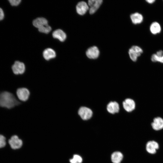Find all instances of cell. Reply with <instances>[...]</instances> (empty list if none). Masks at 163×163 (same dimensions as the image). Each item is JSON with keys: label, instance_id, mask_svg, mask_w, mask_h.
<instances>
[{"label": "cell", "instance_id": "30bf717a", "mask_svg": "<svg viewBox=\"0 0 163 163\" xmlns=\"http://www.w3.org/2000/svg\"><path fill=\"white\" fill-rule=\"evenodd\" d=\"M86 55L89 59H95L97 58L100 54L99 50L96 46L91 47L88 49L86 52Z\"/></svg>", "mask_w": 163, "mask_h": 163}, {"label": "cell", "instance_id": "4fadbf2b", "mask_svg": "<svg viewBox=\"0 0 163 163\" xmlns=\"http://www.w3.org/2000/svg\"><path fill=\"white\" fill-rule=\"evenodd\" d=\"M33 25L38 29L48 25L47 20L43 17L38 18L33 22Z\"/></svg>", "mask_w": 163, "mask_h": 163}, {"label": "cell", "instance_id": "ffe728a7", "mask_svg": "<svg viewBox=\"0 0 163 163\" xmlns=\"http://www.w3.org/2000/svg\"><path fill=\"white\" fill-rule=\"evenodd\" d=\"M69 161L71 163H81L82 161V159L80 155H75Z\"/></svg>", "mask_w": 163, "mask_h": 163}, {"label": "cell", "instance_id": "277c9868", "mask_svg": "<svg viewBox=\"0 0 163 163\" xmlns=\"http://www.w3.org/2000/svg\"><path fill=\"white\" fill-rule=\"evenodd\" d=\"M12 70L15 75L22 74L25 72V66L24 64L19 61H15L11 67Z\"/></svg>", "mask_w": 163, "mask_h": 163}, {"label": "cell", "instance_id": "7402d4cb", "mask_svg": "<svg viewBox=\"0 0 163 163\" xmlns=\"http://www.w3.org/2000/svg\"><path fill=\"white\" fill-rule=\"evenodd\" d=\"M39 32L47 34L49 33L51 30V27L48 25L38 29Z\"/></svg>", "mask_w": 163, "mask_h": 163}, {"label": "cell", "instance_id": "d6986e66", "mask_svg": "<svg viewBox=\"0 0 163 163\" xmlns=\"http://www.w3.org/2000/svg\"><path fill=\"white\" fill-rule=\"evenodd\" d=\"M150 30L152 33L154 34H156L160 32L161 31V26L158 23L154 22L151 24Z\"/></svg>", "mask_w": 163, "mask_h": 163}, {"label": "cell", "instance_id": "603a6c76", "mask_svg": "<svg viewBox=\"0 0 163 163\" xmlns=\"http://www.w3.org/2000/svg\"><path fill=\"white\" fill-rule=\"evenodd\" d=\"M6 139L3 135L0 134V148L4 147L6 145Z\"/></svg>", "mask_w": 163, "mask_h": 163}, {"label": "cell", "instance_id": "9a60e30c", "mask_svg": "<svg viewBox=\"0 0 163 163\" xmlns=\"http://www.w3.org/2000/svg\"><path fill=\"white\" fill-rule=\"evenodd\" d=\"M119 106L118 104L115 101L110 102L107 105V111L112 114L118 113L119 110Z\"/></svg>", "mask_w": 163, "mask_h": 163}, {"label": "cell", "instance_id": "7a4b0ae2", "mask_svg": "<svg viewBox=\"0 0 163 163\" xmlns=\"http://www.w3.org/2000/svg\"><path fill=\"white\" fill-rule=\"evenodd\" d=\"M159 147L158 143L154 140L148 141L145 145V149L146 152L150 155L155 154Z\"/></svg>", "mask_w": 163, "mask_h": 163}, {"label": "cell", "instance_id": "4316f807", "mask_svg": "<svg viewBox=\"0 0 163 163\" xmlns=\"http://www.w3.org/2000/svg\"><path fill=\"white\" fill-rule=\"evenodd\" d=\"M146 1L149 4H152L154 3L155 1V0H146Z\"/></svg>", "mask_w": 163, "mask_h": 163}, {"label": "cell", "instance_id": "8fae6325", "mask_svg": "<svg viewBox=\"0 0 163 163\" xmlns=\"http://www.w3.org/2000/svg\"><path fill=\"white\" fill-rule=\"evenodd\" d=\"M89 9V8L87 4L84 1L79 2L76 6V11L80 15L85 14Z\"/></svg>", "mask_w": 163, "mask_h": 163}, {"label": "cell", "instance_id": "44dd1931", "mask_svg": "<svg viewBox=\"0 0 163 163\" xmlns=\"http://www.w3.org/2000/svg\"><path fill=\"white\" fill-rule=\"evenodd\" d=\"M151 59L154 62H159L163 63V55L161 56L158 57L155 54H153L151 56Z\"/></svg>", "mask_w": 163, "mask_h": 163}, {"label": "cell", "instance_id": "ac0fdd59", "mask_svg": "<svg viewBox=\"0 0 163 163\" xmlns=\"http://www.w3.org/2000/svg\"><path fill=\"white\" fill-rule=\"evenodd\" d=\"M123 158V154L120 152H113L111 155V160L113 163H120Z\"/></svg>", "mask_w": 163, "mask_h": 163}, {"label": "cell", "instance_id": "52a82bcc", "mask_svg": "<svg viewBox=\"0 0 163 163\" xmlns=\"http://www.w3.org/2000/svg\"><path fill=\"white\" fill-rule=\"evenodd\" d=\"M103 2L102 0H90L88 1L89 13L94 14L99 8Z\"/></svg>", "mask_w": 163, "mask_h": 163}, {"label": "cell", "instance_id": "d4e9b609", "mask_svg": "<svg viewBox=\"0 0 163 163\" xmlns=\"http://www.w3.org/2000/svg\"><path fill=\"white\" fill-rule=\"evenodd\" d=\"M4 14L2 9L0 8V21L3 20L4 18Z\"/></svg>", "mask_w": 163, "mask_h": 163}, {"label": "cell", "instance_id": "cb8c5ba5", "mask_svg": "<svg viewBox=\"0 0 163 163\" xmlns=\"http://www.w3.org/2000/svg\"><path fill=\"white\" fill-rule=\"evenodd\" d=\"M11 5L13 6H16L20 3L21 0H8Z\"/></svg>", "mask_w": 163, "mask_h": 163}, {"label": "cell", "instance_id": "e0dca14e", "mask_svg": "<svg viewBox=\"0 0 163 163\" xmlns=\"http://www.w3.org/2000/svg\"><path fill=\"white\" fill-rule=\"evenodd\" d=\"M132 23L134 24L141 23L143 21V17L142 15L138 12L132 14L130 16Z\"/></svg>", "mask_w": 163, "mask_h": 163}, {"label": "cell", "instance_id": "7c38bea8", "mask_svg": "<svg viewBox=\"0 0 163 163\" xmlns=\"http://www.w3.org/2000/svg\"><path fill=\"white\" fill-rule=\"evenodd\" d=\"M124 109L128 112H130L134 110L136 104L133 100L130 98L126 99L123 103Z\"/></svg>", "mask_w": 163, "mask_h": 163}, {"label": "cell", "instance_id": "9c48e42d", "mask_svg": "<svg viewBox=\"0 0 163 163\" xmlns=\"http://www.w3.org/2000/svg\"><path fill=\"white\" fill-rule=\"evenodd\" d=\"M152 129L156 131H159L163 129V119L160 117L155 118L151 123Z\"/></svg>", "mask_w": 163, "mask_h": 163}, {"label": "cell", "instance_id": "8992f818", "mask_svg": "<svg viewBox=\"0 0 163 163\" xmlns=\"http://www.w3.org/2000/svg\"><path fill=\"white\" fill-rule=\"evenodd\" d=\"M78 114L82 119L87 120L91 118L92 116L93 113L90 109L82 107L79 109Z\"/></svg>", "mask_w": 163, "mask_h": 163}, {"label": "cell", "instance_id": "3957f363", "mask_svg": "<svg viewBox=\"0 0 163 163\" xmlns=\"http://www.w3.org/2000/svg\"><path fill=\"white\" fill-rule=\"evenodd\" d=\"M143 53L142 49L136 46H133L129 49V54L131 59L133 61L137 60L138 57Z\"/></svg>", "mask_w": 163, "mask_h": 163}, {"label": "cell", "instance_id": "484cf974", "mask_svg": "<svg viewBox=\"0 0 163 163\" xmlns=\"http://www.w3.org/2000/svg\"><path fill=\"white\" fill-rule=\"evenodd\" d=\"M155 54L158 56H161L163 55V51L161 50H159Z\"/></svg>", "mask_w": 163, "mask_h": 163}, {"label": "cell", "instance_id": "5bb4252c", "mask_svg": "<svg viewBox=\"0 0 163 163\" xmlns=\"http://www.w3.org/2000/svg\"><path fill=\"white\" fill-rule=\"evenodd\" d=\"M52 35L54 38L58 39L61 42L64 41L66 38L65 33L60 29H58L54 31Z\"/></svg>", "mask_w": 163, "mask_h": 163}, {"label": "cell", "instance_id": "5b68a950", "mask_svg": "<svg viewBox=\"0 0 163 163\" xmlns=\"http://www.w3.org/2000/svg\"><path fill=\"white\" fill-rule=\"evenodd\" d=\"M16 94L18 98L21 101H25L28 99L30 92L29 90L25 88H18L16 91Z\"/></svg>", "mask_w": 163, "mask_h": 163}, {"label": "cell", "instance_id": "6da1fadb", "mask_svg": "<svg viewBox=\"0 0 163 163\" xmlns=\"http://www.w3.org/2000/svg\"><path fill=\"white\" fill-rule=\"evenodd\" d=\"M20 104L11 93L7 91L0 92V107L11 109Z\"/></svg>", "mask_w": 163, "mask_h": 163}, {"label": "cell", "instance_id": "ba28073f", "mask_svg": "<svg viewBox=\"0 0 163 163\" xmlns=\"http://www.w3.org/2000/svg\"><path fill=\"white\" fill-rule=\"evenodd\" d=\"M8 142L11 147L13 149L20 148L22 145V141L16 135L12 136L9 140Z\"/></svg>", "mask_w": 163, "mask_h": 163}, {"label": "cell", "instance_id": "2e32d148", "mask_svg": "<svg viewBox=\"0 0 163 163\" xmlns=\"http://www.w3.org/2000/svg\"><path fill=\"white\" fill-rule=\"evenodd\" d=\"M44 58L46 60L54 58L56 56V53L52 49L48 48L45 49L43 52Z\"/></svg>", "mask_w": 163, "mask_h": 163}]
</instances>
